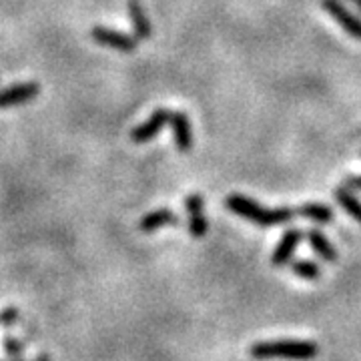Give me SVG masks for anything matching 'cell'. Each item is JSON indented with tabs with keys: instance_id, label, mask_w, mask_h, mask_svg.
Returning <instances> with one entry per match:
<instances>
[{
	"instance_id": "11",
	"label": "cell",
	"mask_w": 361,
	"mask_h": 361,
	"mask_svg": "<svg viewBox=\"0 0 361 361\" xmlns=\"http://www.w3.org/2000/svg\"><path fill=\"white\" fill-rule=\"evenodd\" d=\"M179 225V217L171 209H157L153 213H147L139 223V229L142 233H155L163 227H175Z\"/></svg>"
},
{
	"instance_id": "18",
	"label": "cell",
	"mask_w": 361,
	"mask_h": 361,
	"mask_svg": "<svg viewBox=\"0 0 361 361\" xmlns=\"http://www.w3.org/2000/svg\"><path fill=\"white\" fill-rule=\"evenodd\" d=\"M343 187H348L349 191H361V175H349L343 179Z\"/></svg>"
},
{
	"instance_id": "8",
	"label": "cell",
	"mask_w": 361,
	"mask_h": 361,
	"mask_svg": "<svg viewBox=\"0 0 361 361\" xmlns=\"http://www.w3.org/2000/svg\"><path fill=\"white\" fill-rule=\"evenodd\" d=\"M171 127H173V137L177 151L180 153H189L193 149V129H191V121L183 111H173L171 113Z\"/></svg>"
},
{
	"instance_id": "20",
	"label": "cell",
	"mask_w": 361,
	"mask_h": 361,
	"mask_svg": "<svg viewBox=\"0 0 361 361\" xmlns=\"http://www.w3.org/2000/svg\"><path fill=\"white\" fill-rule=\"evenodd\" d=\"M351 2H353V4H355L357 8H360V13H361V0H351Z\"/></svg>"
},
{
	"instance_id": "12",
	"label": "cell",
	"mask_w": 361,
	"mask_h": 361,
	"mask_svg": "<svg viewBox=\"0 0 361 361\" xmlns=\"http://www.w3.org/2000/svg\"><path fill=\"white\" fill-rule=\"evenodd\" d=\"M307 241H310L311 249H313V251H315L323 261L336 263L337 249L329 243V239H327L319 229H311V231H307Z\"/></svg>"
},
{
	"instance_id": "2",
	"label": "cell",
	"mask_w": 361,
	"mask_h": 361,
	"mask_svg": "<svg viewBox=\"0 0 361 361\" xmlns=\"http://www.w3.org/2000/svg\"><path fill=\"white\" fill-rule=\"evenodd\" d=\"M319 348L313 341H261L251 348L253 360H289V361H311L317 357Z\"/></svg>"
},
{
	"instance_id": "17",
	"label": "cell",
	"mask_w": 361,
	"mask_h": 361,
	"mask_svg": "<svg viewBox=\"0 0 361 361\" xmlns=\"http://www.w3.org/2000/svg\"><path fill=\"white\" fill-rule=\"evenodd\" d=\"M18 310L16 307H4L0 311V325L2 327H13L14 323L18 322Z\"/></svg>"
},
{
	"instance_id": "9",
	"label": "cell",
	"mask_w": 361,
	"mask_h": 361,
	"mask_svg": "<svg viewBox=\"0 0 361 361\" xmlns=\"http://www.w3.org/2000/svg\"><path fill=\"white\" fill-rule=\"evenodd\" d=\"M301 239H303V233L299 231V229H289V231H285V235L279 239V243L275 247L273 255H271V263H273L275 267H283V265H287V263L291 261V257H293L297 245L301 243Z\"/></svg>"
},
{
	"instance_id": "15",
	"label": "cell",
	"mask_w": 361,
	"mask_h": 361,
	"mask_svg": "<svg viewBox=\"0 0 361 361\" xmlns=\"http://www.w3.org/2000/svg\"><path fill=\"white\" fill-rule=\"evenodd\" d=\"M291 269H293L297 277L307 279V281H315V279L322 277V267L315 261H310V259H299L295 263H291Z\"/></svg>"
},
{
	"instance_id": "19",
	"label": "cell",
	"mask_w": 361,
	"mask_h": 361,
	"mask_svg": "<svg viewBox=\"0 0 361 361\" xmlns=\"http://www.w3.org/2000/svg\"><path fill=\"white\" fill-rule=\"evenodd\" d=\"M35 361H51V357H49V353H39V357Z\"/></svg>"
},
{
	"instance_id": "3",
	"label": "cell",
	"mask_w": 361,
	"mask_h": 361,
	"mask_svg": "<svg viewBox=\"0 0 361 361\" xmlns=\"http://www.w3.org/2000/svg\"><path fill=\"white\" fill-rule=\"evenodd\" d=\"M90 37L94 42L103 44V47H109L118 52H127V54L137 51V42H139L135 37H129L127 32H118L115 28H106V26H94L90 30Z\"/></svg>"
},
{
	"instance_id": "5",
	"label": "cell",
	"mask_w": 361,
	"mask_h": 361,
	"mask_svg": "<svg viewBox=\"0 0 361 361\" xmlns=\"http://www.w3.org/2000/svg\"><path fill=\"white\" fill-rule=\"evenodd\" d=\"M40 94V85L35 80L28 82H18L8 89L0 90V109H11V106H18V104L30 103Z\"/></svg>"
},
{
	"instance_id": "10",
	"label": "cell",
	"mask_w": 361,
	"mask_h": 361,
	"mask_svg": "<svg viewBox=\"0 0 361 361\" xmlns=\"http://www.w3.org/2000/svg\"><path fill=\"white\" fill-rule=\"evenodd\" d=\"M129 18L130 26H133V32H135V39L137 40H149L153 37V26L151 20L145 13L142 4L139 0H129Z\"/></svg>"
},
{
	"instance_id": "16",
	"label": "cell",
	"mask_w": 361,
	"mask_h": 361,
	"mask_svg": "<svg viewBox=\"0 0 361 361\" xmlns=\"http://www.w3.org/2000/svg\"><path fill=\"white\" fill-rule=\"evenodd\" d=\"M2 349H4V353L11 355V357H20V355L25 353L26 343L13 336H4L2 337Z\"/></svg>"
},
{
	"instance_id": "13",
	"label": "cell",
	"mask_w": 361,
	"mask_h": 361,
	"mask_svg": "<svg viewBox=\"0 0 361 361\" xmlns=\"http://www.w3.org/2000/svg\"><path fill=\"white\" fill-rule=\"evenodd\" d=\"M297 215H301V217H305V219L313 221V223H331L334 221V209H329L327 205H323V203H305V205H301L295 211Z\"/></svg>"
},
{
	"instance_id": "14",
	"label": "cell",
	"mask_w": 361,
	"mask_h": 361,
	"mask_svg": "<svg viewBox=\"0 0 361 361\" xmlns=\"http://www.w3.org/2000/svg\"><path fill=\"white\" fill-rule=\"evenodd\" d=\"M336 199L337 203L343 207V211L348 213L349 217H353V219L361 223V201L349 191L348 187H339V189H336Z\"/></svg>"
},
{
	"instance_id": "21",
	"label": "cell",
	"mask_w": 361,
	"mask_h": 361,
	"mask_svg": "<svg viewBox=\"0 0 361 361\" xmlns=\"http://www.w3.org/2000/svg\"><path fill=\"white\" fill-rule=\"evenodd\" d=\"M11 361H26V360H11Z\"/></svg>"
},
{
	"instance_id": "7",
	"label": "cell",
	"mask_w": 361,
	"mask_h": 361,
	"mask_svg": "<svg viewBox=\"0 0 361 361\" xmlns=\"http://www.w3.org/2000/svg\"><path fill=\"white\" fill-rule=\"evenodd\" d=\"M203 207H205V199L201 195L193 193L185 199V209L189 213V233L195 239L205 237L207 231H209V221L203 213Z\"/></svg>"
},
{
	"instance_id": "4",
	"label": "cell",
	"mask_w": 361,
	"mask_h": 361,
	"mask_svg": "<svg viewBox=\"0 0 361 361\" xmlns=\"http://www.w3.org/2000/svg\"><path fill=\"white\" fill-rule=\"evenodd\" d=\"M323 11L329 14L337 25L341 26L349 37L361 40V18L355 16L341 0H322Z\"/></svg>"
},
{
	"instance_id": "6",
	"label": "cell",
	"mask_w": 361,
	"mask_h": 361,
	"mask_svg": "<svg viewBox=\"0 0 361 361\" xmlns=\"http://www.w3.org/2000/svg\"><path fill=\"white\" fill-rule=\"evenodd\" d=\"M171 113L173 111H167V109H157L155 113L149 116L142 125H139V127H135V129L130 130L133 142L142 145V142L151 141L153 137H157L163 130V127L171 121Z\"/></svg>"
},
{
	"instance_id": "1",
	"label": "cell",
	"mask_w": 361,
	"mask_h": 361,
	"mask_svg": "<svg viewBox=\"0 0 361 361\" xmlns=\"http://www.w3.org/2000/svg\"><path fill=\"white\" fill-rule=\"evenodd\" d=\"M227 209L243 217V219L255 223L257 227H277V225H283L289 223L295 215V209L291 207H277V209H267V207L259 205L257 201L243 197V195H229L227 201H225Z\"/></svg>"
}]
</instances>
